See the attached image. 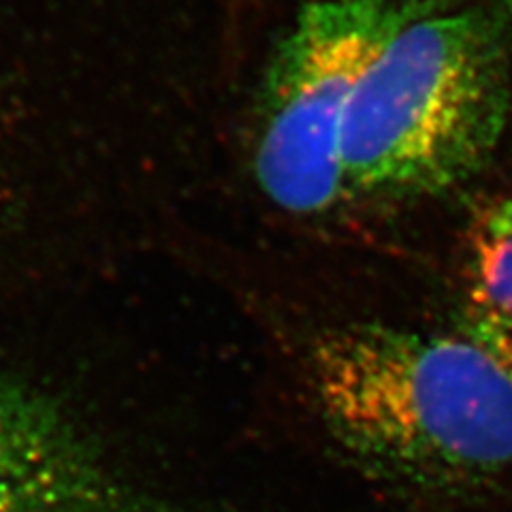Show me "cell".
Here are the masks:
<instances>
[{
  "label": "cell",
  "instance_id": "1",
  "mask_svg": "<svg viewBox=\"0 0 512 512\" xmlns=\"http://www.w3.org/2000/svg\"><path fill=\"white\" fill-rule=\"evenodd\" d=\"M303 378L329 438L384 483L459 493L512 468V380L474 335L325 327Z\"/></svg>",
  "mask_w": 512,
  "mask_h": 512
},
{
  "label": "cell",
  "instance_id": "2",
  "mask_svg": "<svg viewBox=\"0 0 512 512\" xmlns=\"http://www.w3.org/2000/svg\"><path fill=\"white\" fill-rule=\"evenodd\" d=\"M512 13L416 11L361 75L342 139L346 197L402 201L470 180L510 105Z\"/></svg>",
  "mask_w": 512,
  "mask_h": 512
},
{
  "label": "cell",
  "instance_id": "3",
  "mask_svg": "<svg viewBox=\"0 0 512 512\" xmlns=\"http://www.w3.org/2000/svg\"><path fill=\"white\" fill-rule=\"evenodd\" d=\"M395 0H320L280 43L261 96L256 175L293 214H325L344 195L342 139L367 64L410 15Z\"/></svg>",
  "mask_w": 512,
  "mask_h": 512
},
{
  "label": "cell",
  "instance_id": "4",
  "mask_svg": "<svg viewBox=\"0 0 512 512\" xmlns=\"http://www.w3.org/2000/svg\"><path fill=\"white\" fill-rule=\"evenodd\" d=\"M0 512H184L126 489L62 416L0 380Z\"/></svg>",
  "mask_w": 512,
  "mask_h": 512
},
{
  "label": "cell",
  "instance_id": "5",
  "mask_svg": "<svg viewBox=\"0 0 512 512\" xmlns=\"http://www.w3.org/2000/svg\"><path fill=\"white\" fill-rule=\"evenodd\" d=\"M466 291L474 323L512 327V197L491 199L470 218Z\"/></svg>",
  "mask_w": 512,
  "mask_h": 512
},
{
  "label": "cell",
  "instance_id": "6",
  "mask_svg": "<svg viewBox=\"0 0 512 512\" xmlns=\"http://www.w3.org/2000/svg\"><path fill=\"white\" fill-rule=\"evenodd\" d=\"M472 335L491 350V355L504 365L508 378L512 380V327L474 323Z\"/></svg>",
  "mask_w": 512,
  "mask_h": 512
}]
</instances>
